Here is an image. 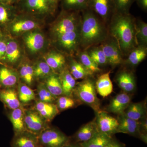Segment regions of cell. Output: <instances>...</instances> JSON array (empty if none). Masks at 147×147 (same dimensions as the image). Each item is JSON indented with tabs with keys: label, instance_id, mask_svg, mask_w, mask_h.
Segmentation results:
<instances>
[{
	"label": "cell",
	"instance_id": "cell-1",
	"mask_svg": "<svg viewBox=\"0 0 147 147\" xmlns=\"http://www.w3.org/2000/svg\"><path fill=\"white\" fill-rule=\"evenodd\" d=\"M135 20L129 13L114 12L108 24L109 36L116 40L123 57L137 46Z\"/></svg>",
	"mask_w": 147,
	"mask_h": 147
},
{
	"label": "cell",
	"instance_id": "cell-2",
	"mask_svg": "<svg viewBox=\"0 0 147 147\" xmlns=\"http://www.w3.org/2000/svg\"><path fill=\"white\" fill-rule=\"evenodd\" d=\"M82 15L79 50L100 45L109 36L108 24L88 8L81 11Z\"/></svg>",
	"mask_w": 147,
	"mask_h": 147
},
{
	"label": "cell",
	"instance_id": "cell-3",
	"mask_svg": "<svg viewBox=\"0 0 147 147\" xmlns=\"http://www.w3.org/2000/svg\"><path fill=\"white\" fill-rule=\"evenodd\" d=\"M74 91L79 100L89 105L95 112L98 113L101 111L95 83L90 77L84 79L76 85Z\"/></svg>",
	"mask_w": 147,
	"mask_h": 147
},
{
	"label": "cell",
	"instance_id": "cell-4",
	"mask_svg": "<svg viewBox=\"0 0 147 147\" xmlns=\"http://www.w3.org/2000/svg\"><path fill=\"white\" fill-rule=\"evenodd\" d=\"M15 5L19 12L37 18L53 15L57 9L45 0H20Z\"/></svg>",
	"mask_w": 147,
	"mask_h": 147
},
{
	"label": "cell",
	"instance_id": "cell-5",
	"mask_svg": "<svg viewBox=\"0 0 147 147\" xmlns=\"http://www.w3.org/2000/svg\"><path fill=\"white\" fill-rule=\"evenodd\" d=\"M38 22L36 17L19 12L6 29L13 36L23 35L28 32L38 29L40 26Z\"/></svg>",
	"mask_w": 147,
	"mask_h": 147
},
{
	"label": "cell",
	"instance_id": "cell-6",
	"mask_svg": "<svg viewBox=\"0 0 147 147\" xmlns=\"http://www.w3.org/2000/svg\"><path fill=\"white\" fill-rule=\"evenodd\" d=\"M40 143L45 147H65L69 144L65 134L54 129H46L38 136Z\"/></svg>",
	"mask_w": 147,
	"mask_h": 147
},
{
	"label": "cell",
	"instance_id": "cell-7",
	"mask_svg": "<svg viewBox=\"0 0 147 147\" xmlns=\"http://www.w3.org/2000/svg\"><path fill=\"white\" fill-rule=\"evenodd\" d=\"M99 45L107 58L108 64L114 67L123 63V55L115 38L109 36Z\"/></svg>",
	"mask_w": 147,
	"mask_h": 147
},
{
	"label": "cell",
	"instance_id": "cell-8",
	"mask_svg": "<svg viewBox=\"0 0 147 147\" xmlns=\"http://www.w3.org/2000/svg\"><path fill=\"white\" fill-rule=\"evenodd\" d=\"M117 119L118 121L119 125L117 133H125L134 137H139L143 141L146 142V136L141 131V124L139 121L129 118L123 113L119 115Z\"/></svg>",
	"mask_w": 147,
	"mask_h": 147
},
{
	"label": "cell",
	"instance_id": "cell-9",
	"mask_svg": "<svg viewBox=\"0 0 147 147\" xmlns=\"http://www.w3.org/2000/svg\"><path fill=\"white\" fill-rule=\"evenodd\" d=\"M108 24L114 12L112 0H89L88 7Z\"/></svg>",
	"mask_w": 147,
	"mask_h": 147
},
{
	"label": "cell",
	"instance_id": "cell-10",
	"mask_svg": "<svg viewBox=\"0 0 147 147\" xmlns=\"http://www.w3.org/2000/svg\"><path fill=\"white\" fill-rule=\"evenodd\" d=\"M23 35L26 47L32 54L40 52L45 46V36L38 29L28 32Z\"/></svg>",
	"mask_w": 147,
	"mask_h": 147
},
{
	"label": "cell",
	"instance_id": "cell-11",
	"mask_svg": "<svg viewBox=\"0 0 147 147\" xmlns=\"http://www.w3.org/2000/svg\"><path fill=\"white\" fill-rule=\"evenodd\" d=\"M95 120L99 132L110 136L117 133L118 121L105 112L100 111L97 113Z\"/></svg>",
	"mask_w": 147,
	"mask_h": 147
},
{
	"label": "cell",
	"instance_id": "cell-12",
	"mask_svg": "<svg viewBox=\"0 0 147 147\" xmlns=\"http://www.w3.org/2000/svg\"><path fill=\"white\" fill-rule=\"evenodd\" d=\"M44 119L36 110H27L24 115V121L27 131L39 136L46 129Z\"/></svg>",
	"mask_w": 147,
	"mask_h": 147
},
{
	"label": "cell",
	"instance_id": "cell-13",
	"mask_svg": "<svg viewBox=\"0 0 147 147\" xmlns=\"http://www.w3.org/2000/svg\"><path fill=\"white\" fill-rule=\"evenodd\" d=\"M23 55V50L18 41L13 38H7L6 50L0 63L14 64L21 59Z\"/></svg>",
	"mask_w": 147,
	"mask_h": 147
},
{
	"label": "cell",
	"instance_id": "cell-14",
	"mask_svg": "<svg viewBox=\"0 0 147 147\" xmlns=\"http://www.w3.org/2000/svg\"><path fill=\"white\" fill-rule=\"evenodd\" d=\"M12 147H42L38 136L26 131L15 134L11 143Z\"/></svg>",
	"mask_w": 147,
	"mask_h": 147
},
{
	"label": "cell",
	"instance_id": "cell-15",
	"mask_svg": "<svg viewBox=\"0 0 147 147\" xmlns=\"http://www.w3.org/2000/svg\"><path fill=\"white\" fill-rule=\"evenodd\" d=\"M115 79L119 87L124 92H132L136 89L135 76L133 73L129 70L124 69L120 71L117 74Z\"/></svg>",
	"mask_w": 147,
	"mask_h": 147
},
{
	"label": "cell",
	"instance_id": "cell-16",
	"mask_svg": "<svg viewBox=\"0 0 147 147\" xmlns=\"http://www.w3.org/2000/svg\"><path fill=\"white\" fill-rule=\"evenodd\" d=\"M131 97L127 93L119 94L111 100L107 110L110 113L118 115L123 114L131 103Z\"/></svg>",
	"mask_w": 147,
	"mask_h": 147
},
{
	"label": "cell",
	"instance_id": "cell-17",
	"mask_svg": "<svg viewBox=\"0 0 147 147\" xmlns=\"http://www.w3.org/2000/svg\"><path fill=\"white\" fill-rule=\"evenodd\" d=\"M44 60L54 71L60 73L65 68L66 60L63 53L60 51H52L44 57Z\"/></svg>",
	"mask_w": 147,
	"mask_h": 147
},
{
	"label": "cell",
	"instance_id": "cell-18",
	"mask_svg": "<svg viewBox=\"0 0 147 147\" xmlns=\"http://www.w3.org/2000/svg\"><path fill=\"white\" fill-rule=\"evenodd\" d=\"M19 12L15 5L7 3L0 4V28H6Z\"/></svg>",
	"mask_w": 147,
	"mask_h": 147
},
{
	"label": "cell",
	"instance_id": "cell-19",
	"mask_svg": "<svg viewBox=\"0 0 147 147\" xmlns=\"http://www.w3.org/2000/svg\"><path fill=\"white\" fill-rule=\"evenodd\" d=\"M110 71L102 74L95 83L96 91L102 97H107L113 91V86L110 79Z\"/></svg>",
	"mask_w": 147,
	"mask_h": 147
},
{
	"label": "cell",
	"instance_id": "cell-20",
	"mask_svg": "<svg viewBox=\"0 0 147 147\" xmlns=\"http://www.w3.org/2000/svg\"><path fill=\"white\" fill-rule=\"evenodd\" d=\"M95 119L84 125L81 127L74 135L76 142L82 143L88 141L98 132Z\"/></svg>",
	"mask_w": 147,
	"mask_h": 147
},
{
	"label": "cell",
	"instance_id": "cell-21",
	"mask_svg": "<svg viewBox=\"0 0 147 147\" xmlns=\"http://www.w3.org/2000/svg\"><path fill=\"white\" fill-rule=\"evenodd\" d=\"M18 81V74L5 66L0 67V85L7 88H12Z\"/></svg>",
	"mask_w": 147,
	"mask_h": 147
},
{
	"label": "cell",
	"instance_id": "cell-22",
	"mask_svg": "<svg viewBox=\"0 0 147 147\" xmlns=\"http://www.w3.org/2000/svg\"><path fill=\"white\" fill-rule=\"evenodd\" d=\"M11 88L0 92V100L9 109L13 110L20 107V101L16 91Z\"/></svg>",
	"mask_w": 147,
	"mask_h": 147
},
{
	"label": "cell",
	"instance_id": "cell-23",
	"mask_svg": "<svg viewBox=\"0 0 147 147\" xmlns=\"http://www.w3.org/2000/svg\"><path fill=\"white\" fill-rule=\"evenodd\" d=\"M35 110L44 119L48 121L53 119L59 111L57 105L40 100L36 102Z\"/></svg>",
	"mask_w": 147,
	"mask_h": 147
},
{
	"label": "cell",
	"instance_id": "cell-24",
	"mask_svg": "<svg viewBox=\"0 0 147 147\" xmlns=\"http://www.w3.org/2000/svg\"><path fill=\"white\" fill-rule=\"evenodd\" d=\"M147 56V47L137 46L127 55L126 60H124L128 65L132 67L138 65L146 59Z\"/></svg>",
	"mask_w": 147,
	"mask_h": 147
},
{
	"label": "cell",
	"instance_id": "cell-25",
	"mask_svg": "<svg viewBox=\"0 0 147 147\" xmlns=\"http://www.w3.org/2000/svg\"><path fill=\"white\" fill-rule=\"evenodd\" d=\"M63 94L70 96L76 86V80L67 68H65L59 74Z\"/></svg>",
	"mask_w": 147,
	"mask_h": 147
},
{
	"label": "cell",
	"instance_id": "cell-26",
	"mask_svg": "<svg viewBox=\"0 0 147 147\" xmlns=\"http://www.w3.org/2000/svg\"><path fill=\"white\" fill-rule=\"evenodd\" d=\"M25 112L19 107L12 110L9 115L11 122L12 123L15 134L27 131L24 121Z\"/></svg>",
	"mask_w": 147,
	"mask_h": 147
},
{
	"label": "cell",
	"instance_id": "cell-27",
	"mask_svg": "<svg viewBox=\"0 0 147 147\" xmlns=\"http://www.w3.org/2000/svg\"><path fill=\"white\" fill-rule=\"evenodd\" d=\"M146 112L145 103L141 102L130 103L123 114L129 118L139 121L145 117Z\"/></svg>",
	"mask_w": 147,
	"mask_h": 147
},
{
	"label": "cell",
	"instance_id": "cell-28",
	"mask_svg": "<svg viewBox=\"0 0 147 147\" xmlns=\"http://www.w3.org/2000/svg\"><path fill=\"white\" fill-rule=\"evenodd\" d=\"M78 61L92 75L101 71L99 66L92 60L86 50H79L76 53Z\"/></svg>",
	"mask_w": 147,
	"mask_h": 147
},
{
	"label": "cell",
	"instance_id": "cell-29",
	"mask_svg": "<svg viewBox=\"0 0 147 147\" xmlns=\"http://www.w3.org/2000/svg\"><path fill=\"white\" fill-rule=\"evenodd\" d=\"M44 84L47 90L55 97L63 94L60 79L57 73L54 72L47 76Z\"/></svg>",
	"mask_w": 147,
	"mask_h": 147
},
{
	"label": "cell",
	"instance_id": "cell-30",
	"mask_svg": "<svg viewBox=\"0 0 147 147\" xmlns=\"http://www.w3.org/2000/svg\"><path fill=\"white\" fill-rule=\"evenodd\" d=\"M113 139L112 136L98 131L89 140L79 145L81 147H103Z\"/></svg>",
	"mask_w": 147,
	"mask_h": 147
},
{
	"label": "cell",
	"instance_id": "cell-31",
	"mask_svg": "<svg viewBox=\"0 0 147 147\" xmlns=\"http://www.w3.org/2000/svg\"><path fill=\"white\" fill-rule=\"evenodd\" d=\"M71 59L69 71L75 80L85 79L92 76L78 61L73 58Z\"/></svg>",
	"mask_w": 147,
	"mask_h": 147
},
{
	"label": "cell",
	"instance_id": "cell-32",
	"mask_svg": "<svg viewBox=\"0 0 147 147\" xmlns=\"http://www.w3.org/2000/svg\"><path fill=\"white\" fill-rule=\"evenodd\" d=\"M135 40L137 46L147 47V24L141 19L135 20Z\"/></svg>",
	"mask_w": 147,
	"mask_h": 147
},
{
	"label": "cell",
	"instance_id": "cell-33",
	"mask_svg": "<svg viewBox=\"0 0 147 147\" xmlns=\"http://www.w3.org/2000/svg\"><path fill=\"white\" fill-rule=\"evenodd\" d=\"M86 50L92 60L99 67L108 64L107 58L100 45L93 46Z\"/></svg>",
	"mask_w": 147,
	"mask_h": 147
},
{
	"label": "cell",
	"instance_id": "cell-34",
	"mask_svg": "<svg viewBox=\"0 0 147 147\" xmlns=\"http://www.w3.org/2000/svg\"><path fill=\"white\" fill-rule=\"evenodd\" d=\"M62 10L80 11L88 7L89 0H60Z\"/></svg>",
	"mask_w": 147,
	"mask_h": 147
},
{
	"label": "cell",
	"instance_id": "cell-35",
	"mask_svg": "<svg viewBox=\"0 0 147 147\" xmlns=\"http://www.w3.org/2000/svg\"><path fill=\"white\" fill-rule=\"evenodd\" d=\"M18 96L20 101L24 103L30 102L35 98L34 91L28 86L23 83L18 85Z\"/></svg>",
	"mask_w": 147,
	"mask_h": 147
},
{
	"label": "cell",
	"instance_id": "cell-36",
	"mask_svg": "<svg viewBox=\"0 0 147 147\" xmlns=\"http://www.w3.org/2000/svg\"><path fill=\"white\" fill-rule=\"evenodd\" d=\"M19 75L25 84L31 86L34 79V67L29 63H22L19 69Z\"/></svg>",
	"mask_w": 147,
	"mask_h": 147
},
{
	"label": "cell",
	"instance_id": "cell-37",
	"mask_svg": "<svg viewBox=\"0 0 147 147\" xmlns=\"http://www.w3.org/2000/svg\"><path fill=\"white\" fill-rule=\"evenodd\" d=\"M34 67V77L37 78H46L54 73V71L47 65L45 60L40 61L37 63Z\"/></svg>",
	"mask_w": 147,
	"mask_h": 147
},
{
	"label": "cell",
	"instance_id": "cell-38",
	"mask_svg": "<svg viewBox=\"0 0 147 147\" xmlns=\"http://www.w3.org/2000/svg\"><path fill=\"white\" fill-rule=\"evenodd\" d=\"M114 12L129 13V9L135 0H112Z\"/></svg>",
	"mask_w": 147,
	"mask_h": 147
},
{
	"label": "cell",
	"instance_id": "cell-39",
	"mask_svg": "<svg viewBox=\"0 0 147 147\" xmlns=\"http://www.w3.org/2000/svg\"><path fill=\"white\" fill-rule=\"evenodd\" d=\"M38 94L40 100L42 102L53 103L56 97L53 95L45 87L44 84H40L38 87Z\"/></svg>",
	"mask_w": 147,
	"mask_h": 147
},
{
	"label": "cell",
	"instance_id": "cell-40",
	"mask_svg": "<svg viewBox=\"0 0 147 147\" xmlns=\"http://www.w3.org/2000/svg\"><path fill=\"white\" fill-rule=\"evenodd\" d=\"M75 105V100L67 96H61L57 101V106L59 110H65L73 108Z\"/></svg>",
	"mask_w": 147,
	"mask_h": 147
},
{
	"label": "cell",
	"instance_id": "cell-41",
	"mask_svg": "<svg viewBox=\"0 0 147 147\" xmlns=\"http://www.w3.org/2000/svg\"><path fill=\"white\" fill-rule=\"evenodd\" d=\"M6 47L7 38L3 36L0 40V62L5 55Z\"/></svg>",
	"mask_w": 147,
	"mask_h": 147
},
{
	"label": "cell",
	"instance_id": "cell-42",
	"mask_svg": "<svg viewBox=\"0 0 147 147\" xmlns=\"http://www.w3.org/2000/svg\"><path fill=\"white\" fill-rule=\"evenodd\" d=\"M103 147H125V145L113 139Z\"/></svg>",
	"mask_w": 147,
	"mask_h": 147
},
{
	"label": "cell",
	"instance_id": "cell-43",
	"mask_svg": "<svg viewBox=\"0 0 147 147\" xmlns=\"http://www.w3.org/2000/svg\"><path fill=\"white\" fill-rule=\"evenodd\" d=\"M135 1L142 10L147 12V0H135Z\"/></svg>",
	"mask_w": 147,
	"mask_h": 147
},
{
	"label": "cell",
	"instance_id": "cell-44",
	"mask_svg": "<svg viewBox=\"0 0 147 147\" xmlns=\"http://www.w3.org/2000/svg\"><path fill=\"white\" fill-rule=\"evenodd\" d=\"M46 2L53 8L57 9L58 4L60 1V0H45Z\"/></svg>",
	"mask_w": 147,
	"mask_h": 147
},
{
	"label": "cell",
	"instance_id": "cell-45",
	"mask_svg": "<svg viewBox=\"0 0 147 147\" xmlns=\"http://www.w3.org/2000/svg\"><path fill=\"white\" fill-rule=\"evenodd\" d=\"M20 0H7V2L9 4L13 5H16L19 1Z\"/></svg>",
	"mask_w": 147,
	"mask_h": 147
},
{
	"label": "cell",
	"instance_id": "cell-46",
	"mask_svg": "<svg viewBox=\"0 0 147 147\" xmlns=\"http://www.w3.org/2000/svg\"><path fill=\"white\" fill-rule=\"evenodd\" d=\"M65 147H81L79 145L77 146V145H75L73 144H68V145H67Z\"/></svg>",
	"mask_w": 147,
	"mask_h": 147
},
{
	"label": "cell",
	"instance_id": "cell-47",
	"mask_svg": "<svg viewBox=\"0 0 147 147\" xmlns=\"http://www.w3.org/2000/svg\"><path fill=\"white\" fill-rule=\"evenodd\" d=\"M4 36L3 34V32L0 30V40Z\"/></svg>",
	"mask_w": 147,
	"mask_h": 147
},
{
	"label": "cell",
	"instance_id": "cell-48",
	"mask_svg": "<svg viewBox=\"0 0 147 147\" xmlns=\"http://www.w3.org/2000/svg\"><path fill=\"white\" fill-rule=\"evenodd\" d=\"M4 3H7V0H0V4Z\"/></svg>",
	"mask_w": 147,
	"mask_h": 147
},
{
	"label": "cell",
	"instance_id": "cell-49",
	"mask_svg": "<svg viewBox=\"0 0 147 147\" xmlns=\"http://www.w3.org/2000/svg\"><path fill=\"white\" fill-rule=\"evenodd\" d=\"M0 88H1V85H0Z\"/></svg>",
	"mask_w": 147,
	"mask_h": 147
}]
</instances>
